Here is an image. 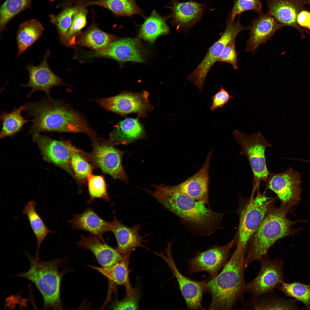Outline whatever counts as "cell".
<instances>
[{"mask_svg": "<svg viewBox=\"0 0 310 310\" xmlns=\"http://www.w3.org/2000/svg\"><path fill=\"white\" fill-rule=\"evenodd\" d=\"M83 3L87 7L96 5L108 9L117 16H131L142 13L135 0H83Z\"/></svg>", "mask_w": 310, "mask_h": 310, "instance_id": "obj_31", "label": "cell"}, {"mask_svg": "<svg viewBox=\"0 0 310 310\" xmlns=\"http://www.w3.org/2000/svg\"><path fill=\"white\" fill-rule=\"evenodd\" d=\"M115 38L113 35L102 31L93 23L82 36L81 42L84 46L99 51L107 48Z\"/></svg>", "mask_w": 310, "mask_h": 310, "instance_id": "obj_35", "label": "cell"}, {"mask_svg": "<svg viewBox=\"0 0 310 310\" xmlns=\"http://www.w3.org/2000/svg\"><path fill=\"white\" fill-rule=\"evenodd\" d=\"M70 148L71 165L74 178L81 184H85L95 168L88 159L86 153L71 144Z\"/></svg>", "mask_w": 310, "mask_h": 310, "instance_id": "obj_33", "label": "cell"}, {"mask_svg": "<svg viewBox=\"0 0 310 310\" xmlns=\"http://www.w3.org/2000/svg\"><path fill=\"white\" fill-rule=\"evenodd\" d=\"M308 12H307V18L305 14V11H302L299 15L297 22L301 26L308 28L310 30V18L308 17Z\"/></svg>", "mask_w": 310, "mask_h": 310, "instance_id": "obj_44", "label": "cell"}, {"mask_svg": "<svg viewBox=\"0 0 310 310\" xmlns=\"http://www.w3.org/2000/svg\"><path fill=\"white\" fill-rule=\"evenodd\" d=\"M30 263L29 270L18 274V276L32 282L41 294L43 309L62 310L60 298L61 281L64 273L59 268L62 260L56 259L42 261L27 254Z\"/></svg>", "mask_w": 310, "mask_h": 310, "instance_id": "obj_5", "label": "cell"}, {"mask_svg": "<svg viewBox=\"0 0 310 310\" xmlns=\"http://www.w3.org/2000/svg\"><path fill=\"white\" fill-rule=\"evenodd\" d=\"M262 3L260 0H235L228 21L234 20L238 14L247 10H253L259 15L262 13Z\"/></svg>", "mask_w": 310, "mask_h": 310, "instance_id": "obj_39", "label": "cell"}, {"mask_svg": "<svg viewBox=\"0 0 310 310\" xmlns=\"http://www.w3.org/2000/svg\"><path fill=\"white\" fill-rule=\"evenodd\" d=\"M172 243H168L166 255L154 252L166 263L179 284L181 293L186 302L188 309L205 310L202 305L204 286L206 280L198 282L192 280L183 275L177 267L171 253Z\"/></svg>", "mask_w": 310, "mask_h": 310, "instance_id": "obj_14", "label": "cell"}, {"mask_svg": "<svg viewBox=\"0 0 310 310\" xmlns=\"http://www.w3.org/2000/svg\"><path fill=\"white\" fill-rule=\"evenodd\" d=\"M69 222L73 229L87 231L101 239L103 234L111 231V222L102 219L90 208L82 214H74Z\"/></svg>", "mask_w": 310, "mask_h": 310, "instance_id": "obj_24", "label": "cell"}, {"mask_svg": "<svg viewBox=\"0 0 310 310\" xmlns=\"http://www.w3.org/2000/svg\"><path fill=\"white\" fill-rule=\"evenodd\" d=\"M149 94L145 91L137 93L125 92L98 99L96 102L106 110L122 116L135 113L140 117H145L153 108L149 100Z\"/></svg>", "mask_w": 310, "mask_h": 310, "instance_id": "obj_11", "label": "cell"}, {"mask_svg": "<svg viewBox=\"0 0 310 310\" xmlns=\"http://www.w3.org/2000/svg\"><path fill=\"white\" fill-rule=\"evenodd\" d=\"M166 18L160 16L155 10L147 17L141 26L139 37L150 42H154L159 36L168 34L169 28Z\"/></svg>", "mask_w": 310, "mask_h": 310, "instance_id": "obj_30", "label": "cell"}, {"mask_svg": "<svg viewBox=\"0 0 310 310\" xmlns=\"http://www.w3.org/2000/svg\"><path fill=\"white\" fill-rule=\"evenodd\" d=\"M243 309L251 310H291L298 309L294 301L278 296L274 290L255 299L250 298L243 301Z\"/></svg>", "mask_w": 310, "mask_h": 310, "instance_id": "obj_26", "label": "cell"}, {"mask_svg": "<svg viewBox=\"0 0 310 310\" xmlns=\"http://www.w3.org/2000/svg\"><path fill=\"white\" fill-rule=\"evenodd\" d=\"M301 175L290 168L279 173H270L266 181V189L276 193L281 204L294 207L301 200Z\"/></svg>", "mask_w": 310, "mask_h": 310, "instance_id": "obj_12", "label": "cell"}, {"mask_svg": "<svg viewBox=\"0 0 310 310\" xmlns=\"http://www.w3.org/2000/svg\"><path fill=\"white\" fill-rule=\"evenodd\" d=\"M50 55V51L48 50L39 65L34 66L30 64L25 67V69L28 72L29 81L27 84H21L20 86L22 87L32 88L27 95L28 97H30L34 92L39 90L44 92L47 98H50V91L51 88L63 84L62 79L53 72L48 64L47 60Z\"/></svg>", "mask_w": 310, "mask_h": 310, "instance_id": "obj_16", "label": "cell"}, {"mask_svg": "<svg viewBox=\"0 0 310 310\" xmlns=\"http://www.w3.org/2000/svg\"><path fill=\"white\" fill-rule=\"evenodd\" d=\"M309 0V1L310 3V0Z\"/></svg>", "mask_w": 310, "mask_h": 310, "instance_id": "obj_45", "label": "cell"}, {"mask_svg": "<svg viewBox=\"0 0 310 310\" xmlns=\"http://www.w3.org/2000/svg\"><path fill=\"white\" fill-rule=\"evenodd\" d=\"M44 160L66 171L74 178L71 165V143L68 141L57 140L40 133L32 134Z\"/></svg>", "mask_w": 310, "mask_h": 310, "instance_id": "obj_15", "label": "cell"}, {"mask_svg": "<svg viewBox=\"0 0 310 310\" xmlns=\"http://www.w3.org/2000/svg\"><path fill=\"white\" fill-rule=\"evenodd\" d=\"M237 55L235 49V39L232 40L224 48L217 62L229 63L234 70L238 68Z\"/></svg>", "mask_w": 310, "mask_h": 310, "instance_id": "obj_41", "label": "cell"}, {"mask_svg": "<svg viewBox=\"0 0 310 310\" xmlns=\"http://www.w3.org/2000/svg\"><path fill=\"white\" fill-rule=\"evenodd\" d=\"M24 106V111L33 117L30 134L56 132L83 133L90 137L96 135L81 115L59 100L47 98L29 102Z\"/></svg>", "mask_w": 310, "mask_h": 310, "instance_id": "obj_1", "label": "cell"}, {"mask_svg": "<svg viewBox=\"0 0 310 310\" xmlns=\"http://www.w3.org/2000/svg\"><path fill=\"white\" fill-rule=\"evenodd\" d=\"M87 181L90 197L88 202L89 204L96 198L110 201L107 185L104 177L92 174L88 177Z\"/></svg>", "mask_w": 310, "mask_h": 310, "instance_id": "obj_38", "label": "cell"}, {"mask_svg": "<svg viewBox=\"0 0 310 310\" xmlns=\"http://www.w3.org/2000/svg\"><path fill=\"white\" fill-rule=\"evenodd\" d=\"M170 17L179 30L186 31L201 19L205 10V5L192 1L180 2L173 0L170 7Z\"/></svg>", "mask_w": 310, "mask_h": 310, "instance_id": "obj_20", "label": "cell"}, {"mask_svg": "<svg viewBox=\"0 0 310 310\" xmlns=\"http://www.w3.org/2000/svg\"><path fill=\"white\" fill-rule=\"evenodd\" d=\"M130 257H123L120 261L109 267L89 266L100 272L112 283L119 286H124L127 295L133 294L137 290L131 287L129 278V260Z\"/></svg>", "mask_w": 310, "mask_h": 310, "instance_id": "obj_27", "label": "cell"}, {"mask_svg": "<svg viewBox=\"0 0 310 310\" xmlns=\"http://www.w3.org/2000/svg\"><path fill=\"white\" fill-rule=\"evenodd\" d=\"M90 138L92 150L90 153L86 154L94 168H100L114 179H119L128 184L127 177L122 163V157L126 152L116 148L109 141L96 136Z\"/></svg>", "mask_w": 310, "mask_h": 310, "instance_id": "obj_8", "label": "cell"}, {"mask_svg": "<svg viewBox=\"0 0 310 310\" xmlns=\"http://www.w3.org/2000/svg\"><path fill=\"white\" fill-rule=\"evenodd\" d=\"M233 98V96L231 95L223 87H221L220 90L212 97L210 110L213 111L218 108H222Z\"/></svg>", "mask_w": 310, "mask_h": 310, "instance_id": "obj_42", "label": "cell"}, {"mask_svg": "<svg viewBox=\"0 0 310 310\" xmlns=\"http://www.w3.org/2000/svg\"><path fill=\"white\" fill-rule=\"evenodd\" d=\"M276 288L286 297L294 298L301 302L307 309L310 310V284H304L298 282H284Z\"/></svg>", "mask_w": 310, "mask_h": 310, "instance_id": "obj_37", "label": "cell"}, {"mask_svg": "<svg viewBox=\"0 0 310 310\" xmlns=\"http://www.w3.org/2000/svg\"><path fill=\"white\" fill-rule=\"evenodd\" d=\"M32 0H6L0 9V34L8 22L22 11L30 8Z\"/></svg>", "mask_w": 310, "mask_h": 310, "instance_id": "obj_36", "label": "cell"}, {"mask_svg": "<svg viewBox=\"0 0 310 310\" xmlns=\"http://www.w3.org/2000/svg\"><path fill=\"white\" fill-rule=\"evenodd\" d=\"M248 29L241 25L239 17L236 21H227L224 31L220 38L209 49L205 56L195 69L187 77L201 92L211 68L217 61L225 47L241 31Z\"/></svg>", "mask_w": 310, "mask_h": 310, "instance_id": "obj_9", "label": "cell"}, {"mask_svg": "<svg viewBox=\"0 0 310 310\" xmlns=\"http://www.w3.org/2000/svg\"><path fill=\"white\" fill-rule=\"evenodd\" d=\"M111 231L114 234L117 243L116 248L123 257H130L131 252L139 247L146 248L143 245L145 236L139 233V225L129 227L123 224L114 216L111 222Z\"/></svg>", "mask_w": 310, "mask_h": 310, "instance_id": "obj_21", "label": "cell"}, {"mask_svg": "<svg viewBox=\"0 0 310 310\" xmlns=\"http://www.w3.org/2000/svg\"><path fill=\"white\" fill-rule=\"evenodd\" d=\"M154 187V191L148 190V192L187 225L207 235L218 227L223 213L212 211L203 202L197 201L181 192L175 186L162 184Z\"/></svg>", "mask_w": 310, "mask_h": 310, "instance_id": "obj_2", "label": "cell"}, {"mask_svg": "<svg viewBox=\"0 0 310 310\" xmlns=\"http://www.w3.org/2000/svg\"><path fill=\"white\" fill-rule=\"evenodd\" d=\"M245 254L246 252L235 249L221 272L206 280L205 292L211 297L207 309L230 310L238 302L244 301Z\"/></svg>", "mask_w": 310, "mask_h": 310, "instance_id": "obj_3", "label": "cell"}, {"mask_svg": "<svg viewBox=\"0 0 310 310\" xmlns=\"http://www.w3.org/2000/svg\"><path fill=\"white\" fill-rule=\"evenodd\" d=\"M246 200L239 210V222L236 248L246 251L249 242L264 217L274 206L276 197L258 193Z\"/></svg>", "mask_w": 310, "mask_h": 310, "instance_id": "obj_6", "label": "cell"}, {"mask_svg": "<svg viewBox=\"0 0 310 310\" xmlns=\"http://www.w3.org/2000/svg\"><path fill=\"white\" fill-rule=\"evenodd\" d=\"M85 5L78 0H71L69 3L63 7L62 11L56 15L49 16L51 23L56 27L61 42L65 43L67 34L71 26L75 16Z\"/></svg>", "mask_w": 310, "mask_h": 310, "instance_id": "obj_28", "label": "cell"}, {"mask_svg": "<svg viewBox=\"0 0 310 310\" xmlns=\"http://www.w3.org/2000/svg\"><path fill=\"white\" fill-rule=\"evenodd\" d=\"M268 13L279 23L285 26H297L299 14L309 0H267Z\"/></svg>", "mask_w": 310, "mask_h": 310, "instance_id": "obj_22", "label": "cell"}, {"mask_svg": "<svg viewBox=\"0 0 310 310\" xmlns=\"http://www.w3.org/2000/svg\"><path fill=\"white\" fill-rule=\"evenodd\" d=\"M98 56L107 57L120 62H143L144 53L137 39L124 38L112 41L106 49L96 53Z\"/></svg>", "mask_w": 310, "mask_h": 310, "instance_id": "obj_18", "label": "cell"}, {"mask_svg": "<svg viewBox=\"0 0 310 310\" xmlns=\"http://www.w3.org/2000/svg\"><path fill=\"white\" fill-rule=\"evenodd\" d=\"M294 207L281 204L278 208L274 206L268 212L252 236L248 245L245 254V266L259 261L267 255L270 248L278 239L286 237H293L299 229L294 225L304 220L291 221L287 215L293 213Z\"/></svg>", "mask_w": 310, "mask_h": 310, "instance_id": "obj_4", "label": "cell"}, {"mask_svg": "<svg viewBox=\"0 0 310 310\" xmlns=\"http://www.w3.org/2000/svg\"><path fill=\"white\" fill-rule=\"evenodd\" d=\"M284 26L268 12L259 14L248 27L250 36L246 41V51L255 54L260 45L266 43L277 30Z\"/></svg>", "mask_w": 310, "mask_h": 310, "instance_id": "obj_17", "label": "cell"}, {"mask_svg": "<svg viewBox=\"0 0 310 310\" xmlns=\"http://www.w3.org/2000/svg\"><path fill=\"white\" fill-rule=\"evenodd\" d=\"M236 240L235 238L225 245H214L205 251L197 253L188 261L189 274L205 272L209 274L210 278L216 276L228 262L230 249Z\"/></svg>", "mask_w": 310, "mask_h": 310, "instance_id": "obj_13", "label": "cell"}, {"mask_svg": "<svg viewBox=\"0 0 310 310\" xmlns=\"http://www.w3.org/2000/svg\"><path fill=\"white\" fill-rule=\"evenodd\" d=\"M233 135L240 146V154L246 156L249 162L253 174V191H255L261 182H266L270 173L267 167L265 152L272 145L260 131L247 135L235 130Z\"/></svg>", "mask_w": 310, "mask_h": 310, "instance_id": "obj_7", "label": "cell"}, {"mask_svg": "<svg viewBox=\"0 0 310 310\" xmlns=\"http://www.w3.org/2000/svg\"><path fill=\"white\" fill-rule=\"evenodd\" d=\"M77 244L79 246L90 251L103 267L111 266L123 257L116 249L108 245L103 239L92 235L89 237L82 235Z\"/></svg>", "mask_w": 310, "mask_h": 310, "instance_id": "obj_23", "label": "cell"}, {"mask_svg": "<svg viewBox=\"0 0 310 310\" xmlns=\"http://www.w3.org/2000/svg\"><path fill=\"white\" fill-rule=\"evenodd\" d=\"M259 261L261 267L257 275L245 284L246 293L249 294L252 299L274 290L284 282L282 259H272L267 255Z\"/></svg>", "mask_w": 310, "mask_h": 310, "instance_id": "obj_10", "label": "cell"}, {"mask_svg": "<svg viewBox=\"0 0 310 310\" xmlns=\"http://www.w3.org/2000/svg\"><path fill=\"white\" fill-rule=\"evenodd\" d=\"M88 12L87 7H84L76 14L68 31L65 43L70 42L71 37L79 33L86 26Z\"/></svg>", "mask_w": 310, "mask_h": 310, "instance_id": "obj_40", "label": "cell"}, {"mask_svg": "<svg viewBox=\"0 0 310 310\" xmlns=\"http://www.w3.org/2000/svg\"><path fill=\"white\" fill-rule=\"evenodd\" d=\"M212 152L208 154L204 164L195 174L176 185V189L182 193L199 201L209 204L208 189L209 169Z\"/></svg>", "mask_w": 310, "mask_h": 310, "instance_id": "obj_19", "label": "cell"}, {"mask_svg": "<svg viewBox=\"0 0 310 310\" xmlns=\"http://www.w3.org/2000/svg\"><path fill=\"white\" fill-rule=\"evenodd\" d=\"M145 131L137 118H127L119 122L109 135V141L114 145L126 144L142 138Z\"/></svg>", "mask_w": 310, "mask_h": 310, "instance_id": "obj_25", "label": "cell"}, {"mask_svg": "<svg viewBox=\"0 0 310 310\" xmlns=\"http://www.w3.org/2000/svg\"><path fill=\"white\" fill-rule=\"evenodd\" d=\"M44 27L36 19H31L22 23L17 31L16 39L20 56L42 36Z\"/></svg>", "mask_w": 310, "mask_h": 310, "instance_id": "obj_29", "label": "cell"}, {"mask_svg": "<svg viewBox=\"0 0 310 310\" xmlns=\"http://www.w3.org/2000/svg\"><path fill=\"white\" fill-rule=\"evenodd\" d=\"M138 293L126 295L123 300L117 301L114 306L113 309L116 310H137L138 309Z\"/></svg>", "mask_w": 310, "mask_h": 310, "instance_id": "obj_43", "label": "cell"}, {"mask_svg": "<svg viewBox=\"0 0 310 310\" xmlns=\"http://www.w3.org/2000/svg\"><path fill=\"white\" fill-rule=\"evenodd\" d=\"M36 203L30 201L26 203L22 210L24 214L27 216L31 228L37 240V249L35 258L39 259V249L40 245L47 235L50 233H54L55 231L50 230L36 209Z\"/></svg>", "mask_w": 310, "mask_h": 310, "instance_id": "obj_32", "label": "cell"}, {"mask_svg": "<svg viewBox=\"0 0 310 310\" xmlns=\"http://www.w3.org/2000/svg\"><path fill=\"white\" fill-rule=\"evenodd\" d=\"M25 106H20L15 108L11 112H4L0 116L2 127L0 133V137L3 138L7 137H12L21 131L24 125L33 120H27L22 116V113L24 111Z\"/></svg>", "mask_w": 310, "mask_h": 310, "instance_id": "obj_34", "label": "cell"}]
</instances>
